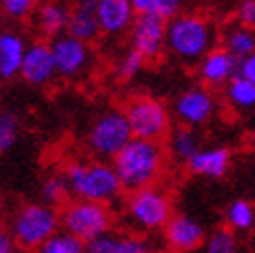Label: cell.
Listing matches in <instances>:
<instances>
[{"label":"cell","mask_w":255,"mask_h":253,"mask_svg":"<svg viewBox=\"0 0 255 253\" xmlns=\"http://www.w3.org/2000/svg\"><path fill=\"white\" fill-rule=\"evenodd\" d=\"M123 191H135L158 185L166 164V149L162 141L149 139H131L117 156L110 160Z\"/></svg>","instance_id":"cell-1"},{"label":"cell","mask_w":255,"mask_h":253,"mask_svg":"<svg viewBox=\"0 0 255 253\" xmlns=\"http://www.w3.org/2000/svg\"><path fill=\"white\" fill-rule=\"evenodd\" d=\"M67 181L69 195L83 201H96V204H112L123 193V187L117 179L112 164L106 160L94 162H71L62 170Z\"/></svg>","instance_id":"cell-2"},{"label":"cell","mask_w":255,"mask_h":253,"mask_svg":"<svg viewBox=\"0 0 255 253\" xmlns=\"http://www.w3.org/2000/svg\"><path fill=\"white\" fill-rule=\"evenodd\" d=\"M214 40L210 19L199 12H178L166 21V48L185 62H197L214 48Z\"/></svg>","instance_id":"cell-3"},{"label":"cell","mask_w":255,"mask_h":253,"mask_svg":"<svg viewBox=\"0 0 255 253\" xmlns=\"http://www.w3.org/2000/svg\"><path fill=\"white\" fill-rule=\"evenodd\" d=\"M125 214L137 231L158 233L174 214L172 197L158 185L135 189L127 195Z\"/></svg>","instance_id":"cell-4"},{"label":"cell","mask_w":255,"mask_h":253,"mask_svg":"<svg viewBox=\"0 0 255 253\" xmlns=\"http://www.w3.org/2000/svg\"><path fill=\"white\" fill-rule=\"evenodd\" d=\"M58 220L62 231L77 237L83 243H89L92 239H98L112 231L114 214L106 204L73 199L62 204V212L58 214Z\"/></svg>","instance_id":"cell-5"},{"label":"cell","mask_w":255,"mask_h":253,"mask_svg":"<svg viewBox=\"0 0 255 253\" xmlns=\"http://www.w3.org/2000/svg\"><path fill=\"white\" fill-rule=\"evenodd\" d=\"M60 229L58 212L42 201L35 204H25L17 210L10 220V237L17 247L35 251L48 237H52Z\"/></svg>","instance_id":"cell-6"},{"label":"cell","mask_w":255,"mask_h":253,"mask_svg":"<svg viewBox=\"0 0 255 253\" xmlns=\"http://www.w3.org/2000/svg\"><path fill=\"white\" fill-rule=\"evenodd\" d=\"M125 119L129 123L135 139L162 141L172 129L168 108L151 96H137L125 108Z\"/></svg>","instance_id":"cell-7"},{"label":"cell","mask_w":255,"mask_h":253,"mask_svg":"<svg viewBox=\"0 0 255 253\" xmlns=\"http://www.w3.org/2000/svg\"><path fill=\"white\" fill-rule=\"evenodd\" d=\"M133 139L123 110H108L100 115L87 133V147L100 160H112Z\"/></svg>","instance_id":"cell-8"},{"label":"cell","mask_w":255,"mask_h":253,"mask_svg":"<svg viewBox=\"0 0 255 253\" xmlns=\"http://www.w3.org/2000/svg\"><path fill=\"white\" fill-rule=\"evenodd\" d=\"M50 54H52L54 62V71L58 77L65 79H75L83 75L89 65H92V50L89 44L77 40L69 33H62L54 40H50L48 44Z\"/></svg>","instance_id":"cell-9"},{"label":"cell","mask_w":255,"mask_h":253,"mask_svg":"<svg viewBox=\"0 0 255 253\" xmlns=\"http://www.w3.org/2000/svg\"><path fill=\"white\" fill-rule=\"evenodd\" d=\"M129 33L131 50L141 54L143 60H156L166 50V21L154 12L135 15Z\"/></svg>","instance_id":"cell-10"},{"label":"cell","mask_w":255,"mask_h":253,"mask_svg":"<svg viewBox=\"0 0 255 253\" xmlns=\"http://www.w3.org/2000/svg\"><path fill=\"white\" fill-rule=\"evenodd\" d=\"M164 245L170 253H193L206 241V229L187 214H172L162 229Z\"/></svg>","instance_id":"cell-11"},{"label":"cell","mask_w":255,"mask_h":253,"mask_svg":"<svg viewBox=\"0 0 255 253\" xmlns=\"http://www.w3.org/2000/svg\"><path fill=\"white\" fill-rule=\"evenodd\" d=\"M216 112V98L208 87H189L174 102V115L183 126H201L210 123Z\"/></svg>","instance_id":"cell-12"},{"label":"cell","mask_w":255,"mask_h":253,"mask_svg":"<svg viewBox=\"0 0 255 253\" xmlns=\"http://www.w3.org/2000/svg\"><path fill=\"white\" fill-rule=\"evenodd\" d=\"M19 75L25 79V83H29L33 87L48 85L56 77L52 54H50V48L46 42H35L25 48Z\"/></svg>","instance_id":"cell-13"},{"label":"cell","mask_w":255,"mask_h":253,"mask_svg":"<svg viewBox=\"0 0 255 253\" xmlns=\"http://www.w3.org/2000/svg\"><path fill=\"white\" fill-rule=\"evenodd\" d=\"M237 58H233L224 48H212L197 60L199 79L208 87L226 85L235 77Z\"/></svg>","instance_id":"cell-14"},{"label":"cell","mask_w":255,"mask_h":253,"mask_svg":"<svg viewBox=\"0 0 255 253\" xmlns=\"http://www.w3.org/2000/svg\"><path fill=\"white\" fill-rule=\"evenodd\" d=\"M233 162L231 149L224 145H212V147H199L193 156L189 158L187 168L206 179H222L228 172Z\"/></svg>","instance_id":"cell-15"},{"label":"cell","mask_w":255,"mask_h":253,"mask_svg":"<svg viewBox=\"0 0 255 253\" xmlns=\"http://www.w3.org/2000/svg\"><path fill=\"white\" fill-rule=\"evenodd\" d=\"M96 17L100 25V33L121 35L129 31L135 19V12L129 4V0H98Z\"/></svg>","instance_id":"cell-16"},{"label":"cell","mask_w":255,"mask_h":253,"mask_svg":"<svg viewBox=\"0 0 255 253\" xmlns=\"http://www.w3.org/2000/svg\"><path fill=\"white\" fill-rule=\"evenodd\" d=\"M96 4L98 0H75L73 6L69 8V23L67 33L77 37V40L89 44L98 40L100 25L96 17Z\"/></svg>","instance_id":"cell-17"},{"label":"cell","mask_w":255,"mask_h":253,"mask_svg":"<svg viewBox=\"0 0 255 253\" xmlns=\"http://www.w3.org/2000/svg\"><path fill=\"white\" fill-rule=\"evenodd\" d=\"M85 253H149V243L139 235L110 231L85 243Z\"/></svg>","instance_id":"cell-18"},{"label":"cell","mask_w":255,"mask_h":253,"mask_svg":"<svg viewBox=\"0 0 255 253\" xmlns=\"http://www.w3.org/2000/svg\"><path fill=\"white\" fill-rule=\"evenodd\" d=\"M25 48L27 44H25L23 35L15 31L0 33V77L2 79H12L19 75Z\"/></svg>","instance_id":"cell-19"},{"label":"cell","mask_w":255,"mask_h":253,"mask_svg":"<svg viewBox=\"0 0 255 253\" xmlns=\"http://www.w3.org/2000/svg\"><path fill=\"white\" fill-rule=\"evenodd\" d=\"M67 23H69V6L58 2V0H50L37 6V27L42 35L48 40L67 33Z\"/></svg>","instance_id":"cell-20"},{"label":"cell","mask_w":255,"mask_h":253,"mask_svg":"<svg viewBox=\"0 0 255 253\" xmlns=\"http://www.w3.org/2000/svg\"><path fill=\"white\" fill-rule=\"evenodd\" d=\"M168 137V154L172 156V160L187 164L189 158L195 154V151L201 147L199 143V135L195 129L191 126H176V129H170Z\"/></svg>","instance_id":"cell-21"},{"label":"cell","mask_w":255,"mask_h":253,"mask_svg":"<svg viewBox=\"0 0 255 253\" xmlns=\"http://www.w3.org/2000/svg\"><path fill=\"white\" fill-rule=\"evenodd\" d=\"M233 58H245L255 52V33L251 27L235 25L224 33V46H222Z\"/></svg>","instance_id":"cell-22"},{"label":"cell","mask_w":255,"mask_h":253,"mask_svg":"<svg viewBox=\"0 0 255 253\" xmlns=\"http://www.w3.org/2000/svg\"><path fill=\"white\" fill-rule=\"evenodd\" d=\"M255 226V208L249 199H235L226 208V229L233 233H249Z\"/></svg>","instance_id":"cell-23"},{"label":"cell","mask_w":255,"mask_h":253,"mask_svg":"<svg viewBox=\"0 0 255 253\" xmlns=\"http://www.w3.org/2000/svg\"><path fill=\"white\" fill-rule=\"evenodd\" d=\"M226 100L235 110L239 112H249L255 106V83L233 77L226 83Z\"/></svg>","instance_id":"cell-24"},{"label":"cell","mask_w":255,"mask_h":253,"mask_svg":"<svg viewBox=\"0 0 255 253\" xmlns=\"http://www.w3.org/2000/svg\"><path fill=\"white\" fill-rule=\"evenodd\" d=\"M35 251L37 253H85V243L79 241L77 237L69 235L67 231L58 229L52 237H48Z\"/></svg>","instance_id":"cell-25"},{"label":"cell","mask_w":255,"mask_h":253,"mask_svg":"<svg viewBox=\"0 0 255 253\" xmlns=\"http://www.w3.org/2000/svg\"><path fill=\"white\" fill-rule=\"evenodd\" d=\"M67 195H69V189H67V181H65V176H62V172L50 174L44 181V185H42V204L54 208L58 204H65Z\"/></svg>","instance_id":"cell-26"},{"label":"cell","mask_w":255,"mask_h":253,"mask_svg":"<svg viewBox=\"0 0 255 253\" xmlns=\"http://www.w3.org/2000/svg\"><path fill=\"white\" fill-rule=\"evenodd\" d=\"M203 247H206V253H239V239L233 231L218 229L212 235H206Z\"/></svg>","instance_id":"cell-27"},{"label":"cell","mask_w":255,"mask_h":253,"mask_svg":"<svg viewBox=\"0 0 255 253\" xmlns=\"http://www.w3.org/2000/svg\"><path fill=\"white\" fill-rule=\"evenodd\" d=\"M17 139H19V119L15 117V112L0 110V154H6L17 143Z\"/></svg>","instance_id":"cell-28"},{"label":"cell","mask_w":255,"mask_h":253,"mask_svg":"<svg viewBox=\"0 0 255 253\" xmlns=\"http://www.w3.org/2000/svg\"><path fill=\"white\" fill-rule=\"evenodd\" d=\"M145 67V60L143 56L135 52V50H129L121 60H119V65H117V75L121 79L125 81H129V79H135L139 73H141V69Z\"/></svg>","instance_id":"cell-29"},{"label":"cell","mask_w":255,"mask_h":253,"mask_svg":"<svg viewBox=\"0 0 255 253\" xmlns=\"http://www.w3.org/2000/svg\"><path fill=\"white\" fill-rule=\"evenodd\" d=\"M2 12L10 19H27L37 6V0H0Z\"/></svg>","instance_id":"cell-30"},{"label":"cell","mask_w":255,"mask_h":253,"mask_svg":"<svg viewBox=\"0 0 255 253\" xmlns=\"http://www.w3.org/2000/svg\"><path fill=\"white\" fill-rule=\"evenodd\" d=\"M183 4L185 0H151V12L162 17L164 21H168L181 12Z\"/></svg>","instance_id":"cell-31"},{"label":"cell","mask_w":255,"mask_h":253,"mask_svg":"<svg viewBox=\"0 0 255 253\" xmlns=\"http://www.w3.org/2000/svg\"><path fill=\"white\" fill-rule=\"evenodd\" d=\"M237 19H239V25L253 29V25H255V0H241L239 8H237Z\"/></svg>","instance_id":"cell-32"},{"label":"cell","mask_w":255,"mask_h":253,"mask_svg":"<svg viewBox=\"0 0 255 253\" xmlns=\"http://www.w3.org/2000/svg\"><path fill=\"white\" fill-rule=\"evenodd\" d=\"M235 77H241V79H247V81L255 83V56H253V54L237 60Z\"/></svg>","instance_id":"cell-33"},{"label":"cell","mask_w":255,"mask_h":253,"mask_svg":"<svg viewBox=\"0 0 255 253\" xmlns=\"http://www.w3.org/2000/svg\"><path fill=\"white\" fill-rule=\"evenodd\" d=\"M19 247L12 241V237L8 231H0V253H17Z\"/></svg>","instance_id":"cell-34"},{"label":"cell","mask_w":255,"mask_h":253,"mask_svg":"<svg viewBox=\"0 0 255 253\" xmlns=\"http://www.w3.org/2000/svg\"><path fill=\"white\" fill-rule=\"evenodd\" d=\"M129 4H131L135 15H145V12H151V0H129Z\"/></svg>","instance_id":"cell-35"},{"label":"cell","mask_w":255,"mask_h":253,"mask_svg":"<svg viewBox=\"0 0 255 253\" xmlns=\"http://www.w3.org/2000/svg\"><path fill=\"white\" fill-rule=\"evenodd\" d=\"M0 222H2V210H0Z\"/></svg>","instance_id":"cell-36"}]
</instances>
